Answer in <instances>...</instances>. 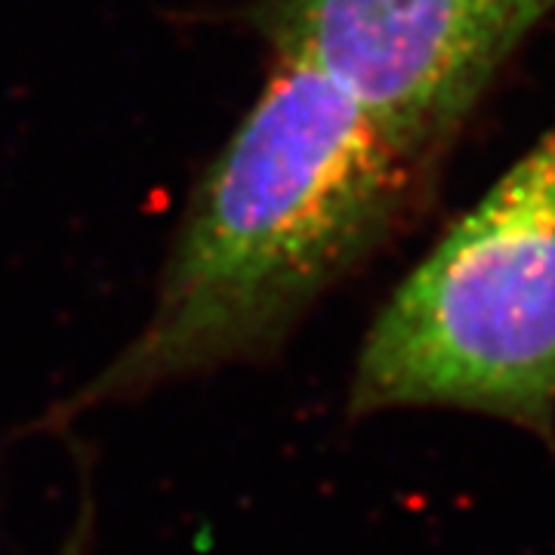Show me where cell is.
Listing matches in <instances>:
<instances>
[{
	"label": "cell",
	"mask_w": 555,
	"mask_h": 555,
	"mask_svg": "<svg viewBox=\"0 0 555 555\" xmlns=\"http://www.w3.org/2000/svg\"><path fill=\"white\" fill-rule=\"evenodd\" d=\"M423 173L337 80L275 56L201 179L145 321L53 416L269 356L389 241Z\"/></svg>",
	"instance_id": "6da1fadb"
},
{
	"label": "cell",
	"mask_w": 555,
	"mask_h": 555,
	"mask_svg": "<svg viewBox=\"0 0 555 555\" xmlns=\"http://www.w3.org/2000/svg\"><path fill=\"white\" fill-rule=\"evenodd\" d=\"M401 408L473 411L555 444V127L374 318L349 416Z\"/></svg>",
	"instance_id": "7a4b0ae2"
},
{
	"label": "cell",
	"mask_w": 555,
	"mask_h": 555,
	"mask_svg": "<svg viewBox=\"0 0 555 555\" xmlns=\"http://www.w3.org/2000/svg\"><path fill=\"white\" fill-rule=\"evenodd\" d=\"M555 0H262L275 56L352 93L429 167Z\"/></svg>",
	"instance_id": "3957f363"
},
{
	"label": "cell",
	"mask_w": 555,
	"mask_h": 555,
	"mask_svg": "<svg viewBox=\"0 0 555 555\" xmlns=\"http://www.w3.org/2000/svg\"><path fill=\"white\" fill-rule=\"evenodd\" d=\"M87 531H90V521L80 518L78 525H75V531H72V537L65 540L60 555H87Z\"/></svg>",
	"instance_id": "277c9868"
}]
</instances>
